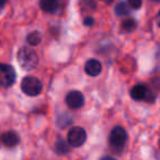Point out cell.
Returning <instances> with one entry per match:
<instances>
[{
	"instance_id": "obj_1",
	"label": "cell",
	"mask_w": 160,
	"mask_h": 160,
	"mask_svg": "<svg viewBox=\"0 0 160 160\" xmlns=\"http://www.w3.org/2000/svg\"><path fill=\"white\" fill-rule=\"evenodd\" d=\"M18 62L22 69L25 71H31L38 66V57L35 51L28 46H23L18 52Z\"/></svg>"
},
{
	"instance_id": "obj_2",
	"label": "cell",
	"mask_w": 160,
	"mask_h": 160,
	"mask_svg": "<svg viewBox=\"0 0 160 160\" xmlns=\"http://www.w3.org/2000/svg\"><path fill=\"white\" fill-rule=\"evenodd\" d=\"M21 89L27 96L36 97L42 92L43 85L41 82V80L36 77L28 76V77L23 78L22 82H21Z\"/></svg>"
},
{
	"instance_id": "obj_3",
	"label": "cell",
	"mask_w": 160,
	"mask_h": 160,
	"mask_svg": "<svg viewBox=\"0 0 160 160\" xmlns=\"http://www.w3.org/2000/svg\"><path fill=\"white\" fill-rule=\"evenodd\" d=\"M156 93L145 85H136L131 89V98L135 101L153 102L156 100Z\"/></svg>"
},
{
	"instance_id": "obj_4",
	"label": "cell",
	"mask_w": 160,
	"mask_h": 160,
	"mask_svg": "<svg viewBox=\"0 0 160 160\" xmlns=\"http://www.w3.org/2000/svg\"><path fill=\"white\" fill-rule=\"evenodd\" d=\"M110 145L115 150H121L127 142V133L122 126H115L109 136Z\"/></svg>"
},
{
	"instance_id": "obj_5",
	"label": "cell",
	"mask_w": 160,
	"mask_h": 160,
	"mask_svg": "<svg viewBox=\"0 0 160 160\" xmlns=\"http://www.w3.org/2000/svg\"><path fill=\"white\" fill-rule=\"evenodd\" d=\"M16 70L12 66L0 62V86L3 88L11 87L16 81Z\"/></svg>"
},
{
	"instance_id": "obj_6",
	"label": "cell",
	"mask_w": 160,
	"mask_h": 160,
	"mask_svg": "<svg viewBox=\"0 0 160 160\" xmlns=\"http://www.w3.org/2000/svg\"><path fill=\"white\" fill-rule=\"evenodd\" d=\"M87 139V133L82 127L75 126L68 133V142L71 147H80Z\"/></svg>"
},
{
	"instance_id": "obj_7",
	"label": "cell",
	"mask_w": 160,
	"mask_h": 160,
	"mask_svg": "<svg viewBox=\"0 0 160 160\" xmlns=\"http://www.w3.org/2000/svg\"><path fill=\"white\" fill-rule=\"evenodd\" d=\"M66 104L72 110L80 109L85 104V97L78 90L70 91L66 97Z\"/></svg>"
},
{
	"instance_id": "obj_8",
	"label": "cell",
	"mask_w": 160,
	"mask_h": 160,
	"mask_svg": "<svg viewBox=\"0 0 160 160\" xmlns=\"http://www.w3.org/2000/svg\"><path fill=\"white\" fill-rule=\"evenodd\" d=\"M0 142L3 146L8 147V148H12V147H16L20 142V137H19L16 132H6V133L0 135Z\"/></svg>"
},
{
	"instance_id": "obj_9",
	"label": "cell",
	"mask_w": 160,
	"mask_h": 160,
	"mask_svg": "<svg viewBox=\"0 0 160 160\" xmlns=\"http://www.w3.org/2000/svg\"><path fill=\"white\" fill-rule=\"evenodd\" d=\"M101 70H102V65L98 59H89L86 62L85 71L87 72V75L96 77V76L100 75Z\"/></svg>"
},
{
	"instance_id": "obj_10",
	"label": "cell",
	"mask_w": 160,
	"mask_h": 160,
	"mask_svg": "<svg viewBox=\"0 0 160 160\" xmlns=\"http://www.w3.org/2000/svg\"><path fill=\"white\" fill-rule=\"evenodd\" d=\"M41 9L46 13H55L58 11L60 7L59 0H41Z\"/></svg>"
},
{
	"instance_id": "obj_11",
	"label": "cell",
	"mask_w": 160,
	"mask_h": 160,
	"mask_svg": "<svg viewBox=\"0 0 160 160\" xmlns=\"http://www.w3.org/2000/svg\"><path fill=\"white\" fill-rule=\"evenodd\" d=\"M55 150L59 155H67L70 151V145L62 138H58L57 142H55Z\"/></svg>"
},
{
	"instance_id": "obj_12",
	"label": "cell",
	"mask_w": 160,
	"mask_h": 160,
	"mask_svg": "<svg viewBox=\"0 0 160 160\" xmlns=\"http://www.w3.org/2000/svg\"><path fill=\"white\" fill-rule=\"evenodd\" d=\"M136 27H137V22L132 18L124 20L122 22V24H121V29H122V31L125 32V33H131V32H133L134 30L136 29Z\"/></svg>"
},
{
	"instance_id": "obj_13",
	"label": "cell",
	"mask_w": 160,
	"mask_h": 160,
	"mask_svg": "<svg viewBox=\"0 0 160 160\" xmlns=\"http://www.w3.org/2000/svg\"><path fill=\"white\" fill-rule=\"evenodd\" d=\"M41 41H42V35H41V33L38 31L31 32V33H29L27 36L28 44L31 45V46H36V45H38L41 43Z\"/></svg>"
},
{
	"instance_id": "obj_14",
	"label": "cell",
	"mask_w": 160,
	"mask_h": 160,
	"mask_svg": "<svg viewBox=\"0 0 160 160\" xmlns=\"http://www.w3.org/2000/svg\"><path fill=\"white\" fill-rule=\"evenodd\" d=\"M115 13L118 14V17H124V16H128L131 13V9L127 6L126 2L122 1V2H118V5L115 6Z\"/></svg>"
},
{
	"instance_id": "obj_15",
	"label": "cell",
	"mask_w": 160,
	"mask_h": 160,
	"mask_svg": "<svg viewBox=\"0 0 160 160\" xmlns=\"http://www.w3.org/2000/svg\"><path fill=\"white\" fill-rule=\"evenodd\" d=\"M80 7L83 11H94L97 9L96 0H80Z\"/></svg>"
},
{
	"instance_id": "obj_16",
	"label": "cell",
	"mask_w": 160,
	"mask_h": 160,
	"mask_svg": "<svg viewBox=\"0 0 160 160\" xmlns=\"http://www.w3.org/2000/svg\"><path fill=\"white\" fill-rule=\"evenodd\" d=\"M127 3H128L129 8H132L134 10H137L142 7V0H127Z\"/></svg>"
},
{
	"instance_id": "obj_17",
	"label": "cell",
	"mask_w": 160,
	"mask_h": 160,
	"mask_svg": "<svg viewBox=\"0 0 160 160\" xmlns=\"http://www.w3.org/2000/svg\"><path fill=\"white\" fill-rule=\"evenodd\" d=\"M83 24H85L86 27H92V25L94 24L93 18H91V17H88V18H86L85 21H83Z\"/></svg>"
},
{
	"instance_id": "obj_18",
	"label": "cell",
	"mask_w": 160,
	"mask_h": 160,
	"mask_svg": "<svg viewBox=\"0 0 160 160\" xmlns=\"http://www.w3.org/2000/svg\"><path fill=\"white\" fill-rule=\"evenodd\" d=\"M152 86L155 89L160 90V78H155L152 80Z\"/></svg>"
},
{
	"instance_id": "obj_19",
	"label": "cell",
	"mask_w": 160,
	"mask_h": 160,
	"mask_svg": "<svg viewBox=\"0 0 160 160\" xmlns=\"http://www.w3.org/2000/svg\"><path fill=\"white\" fill-rule=\"evenodd\" d=\"M100 160H116V159L113 157H111V156H104V157H102Z\"/></svg>"
},
{
	"instance_id": "obj_20",
	"label": "cell",
	"mask_w": 160,
	"mask_h": 160,
	"mask_svg": "<svg viewBox=\"0 0 160 160\" xmlns=\"http://www.w3.org/2000/svg\"><path fill=\"white\" fill-rule=\"evenodd\" d=\"M7 1H8V0H0V8H2L3 6L7 3Z\"/></svg>"
},
{
	"instance_id": "obj_21",
	"label": "cell",
	"mask_w": 160,
	"mask_h": 160,
	"mask_svg": "<svg viewBox=\"0 0 160 160\" xmlns=\"http://www.w3.org/2000/svg\"><path fill=\"white\" fill-rule=\"evenodd\" d=\"M157 23H158V25L160 27V11L158 12V14H157Z\"/></svg>"
},
{
	"instance_id": "obj_22",
	"label": "cell",
	"mask_w": 160,
	"mask_h": 160,
	"mask_svg": "<svg viewBox=\"0 0 160 160\" xmlns=\"http://www.w3.org/2000/svg\"><path fill=\"white\" fill-rule=\"evenodd\" d=\"M101 1H103V2H105V3H111L113 0H101Z\"/></svg>"
},
{
	"instance_id": "obj_23",
	"label": "cell",
	"mask_w": 160,
	"mask_h": 160,
	"mask_svg": "<svg viewBox=\"0 0 160 160\" xmlns=\"http://www.w3.org/2000/svg\"><path fill=\"white\" fill-rule=\"evenodd\" d=\"M153 1H156V2H157V1H160V0H153Z\"/></svg>"
},
{
	"instance_id": "obj_24",
	"label": "cell",
	"mask_w": 160,
	"mask_h": 160,
	"mask_svg": "<svg viewBox=\"0 0 160 160\" xmlns=\"http://www.w3.org/2000/svg\"><path fill=\"white\" fill-rule=\"evenodd\" d=\"M159 146H160V139H159Z\"/></svg>"
},
{
	"instance_id": "obj_25",
	"label": "cell",
	"mask_w": 160,
	"mask_h": 160,
	"mask_svg": "<svg viewBox=\"0 0 160 160\" xmlns=\"http://www.w3.org/2000/svg\"><path fill=\"white\" fill-rule=\"evenodd\" d=\"M0 9H1V8H0Z\"/></svg>"
}]
</instances>
